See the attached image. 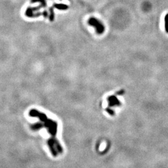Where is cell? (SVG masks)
Segmentation results:
<instances>
[{
	"mask_svg": "<svg viewBox=\"0 0 168 168\" xmlns=\"http://www.w3.org/2000/svg\"><path fill=\"white\" fill-rule=\"evenodd\" d=\"M29 115L31 117L39 118L41 122H43L45 127L52 136L49 140V146L52 154L55 156L59 154H61L63 149L56 137L57 130V123L55 121H53L52 119H49L44 113L36 110H32L30 111Z\"/></svg>",
	"mask_w": 168,
	"mask_h": 168,
	"instance_id": "cell-1",
	"label": "cell"
},
{
	"mask_svg": "<svg viewBox=\"0 0 168 168\" xmlns=\"http://www.w3.org/2000/svg\"><path fill=\"white\" fill-rule=\"evenodd\" d=\"M88 24L91 26L94 27L96 33L98 34H102L105 30V26L103 25V23L100 21H99L98 19L96 18L95 17H90L89 20H88Z\"/></svg>",
	"mask_w": 168,
	"mask_h": 168,
	"instance_id": "cell-2",
	"label": "cell"
},
{
	"mask_svg": "<svg viewBox=\"0 0 168 168\" xmlns=\"http://www.w3.org/2000/svg\"><path fill=\"white\" fill-rule=\"evenodd\" d=\"M43 8V6H39L38 7H28V8L26 10L25 15L29 17H39L40 16H44L45 17H47L48 13L47 12L44 11L43 13L41 12H39L38 11Z\"/></svg>",
	"mask_w": 168,
	"mask_h": 168,
	"instance_id": "cell-3",
	"label": "cell"
},
{
	"mask_svg": "<svg viewBox=\"0 0 168 168\" xmlns=\"http://www.w3.org/2000/svg\"><path fill=\"white\" fill-rule=\"evenodd\" d=\"M108 100L109 101L110 107L115 105H120V101L118 100V99L115 96H110V97L108 98Z\"/></svg>",
	"mask_w": 168,
	"mask_h": 168,
	"instance_id": "cell-4",
	"label": "cell"
},
{
	"mask_svg": "<svg viewBox=\"0 0 168 168\" xmlns=\"http://www.w3.org/2000/svg\"><path fill=\"white\" fill-rule=\"evenodd\" d=\"M53 8H57L60 10H65L69 8V7L67 5L64 4H54L53 5Z\"/></svg>",
	"mask_w": 168,
	"mask_h": 168,
	"instance_id": "cell-5",
	"label": "cell"
},
{
	"mask_svg": "<svg viewBox=\"0 0 168 168\" xmlns=\"http://www.w3.org/2000/svg\"><path fill=\"white\" fill-rule=\"evenodd\" d=\"M31 2L33 3H39L41 6H43V7H47V3L46 0H31Z\"/></svg>",
	"mask_w": 168,
	"mask_h": 168,
	"instance_id": "cell-6",
	"label": "cell"
},
{
	"mask_svg": "<svg viewBox=\"0 0 168 168\" xmlns=\"http://www.w3.org/2000/svg\"><path fill=\"white\" fill-rule=\"evenodd\" d=\"M164 26L166 32L168 34V13L164 17Z\"/></svg>",
	"mask_w": 168,
	"mask_h": 168,
	"instance_id": "cell-7",
	"label": "cell"
},
{
	"mask_svg": "<svg viewBox=\"0 0 168 168\" xmlns=\"http://www.w3.org/2000/svg\"><path fill=\"white\" fill-rule=\"evenodd\" d=\"M50 16H49V20L51 21H53L54 20V10H53V7L50 8Z\"/></svg>",
	"mask_w": 168,
	"mask_h": 168,
	"instance_id": "cell-8",
	"label": "cell"
},
{
	"mask_svg": "<svg viewBox=\"0 0 168 168\" xmlns=\"http://www.w3.org/2000/svg\"><path fill=\"white\" fill-rule=\"evenodd\" d=\"M106 111L108 112V113H109L110 115H113V114H114V112L113 111V110H110V109H106Z\"/></svg>",
	"mask_w": 168,
	"mask_h": 168,
	"instance_id": "cell-9",
	"label": "cell"
},
{
	"mask_svg": "<svg viewBox=\"0 0 168 168\" xmlns=\"http://www.w3.org/2000/svg\"><path fill=\"white\" fill-rule=\"evenodd\" d=\"M123 93H124V91H123V90H122V91L117 92V95H122V94H123Z\"/></svg>",
	"mask_w": 168,
	"mask_h": 168,
	"instance_id": "cell-10",
	"label": "cell"
}]
</instances>
